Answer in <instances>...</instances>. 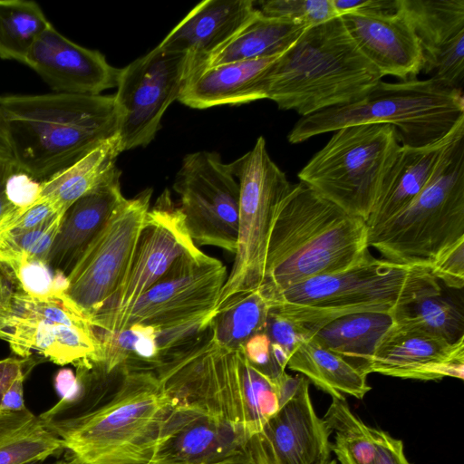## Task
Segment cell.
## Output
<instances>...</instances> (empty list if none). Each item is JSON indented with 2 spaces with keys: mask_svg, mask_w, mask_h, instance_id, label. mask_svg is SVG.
Segmentation results:
<instances>
[{
  "mask_svg": "<svg viewBox=\"0 0 464 464\" xmlns=\"http://www.w3.org/2000/svg\"><path fill=\"white\" fill-rule=\"evenodd\" d=\"M430 272L439 281L454 289L464 285V240L444 252L432 265Z\"/></svg>",
  "mask_w": 464,
  "mask_h": 464,
  "instance_id": "60d3db41",
  "label": "cell"
},
{
  "mask_svg": "<svg viewBox=\"0 0 464 464\" xmlns=\"http://www.w3.org/2000/svg\"><path fill=\"white\" fill-rule=\"evenodd\" d=\"M26 359H16L14 357L0 360V405L5 392L14 382L20 376L26 375L28 370Z\"/></svg>",
  "mask_w": 464,
  "mask_h": 464,
  "instance_id": "bcb514c9",
  "label": "cell"
},
{
  "mask_svg": "<svg viewBox=\"0 0 464 464\" xmlns=\"http://www.w3.org/2000/svg\"><path fill=\"white\" fill-rule=\"evenodd\" d=\"M394 325L420 331L450 343L464 340V315L441 293L396 306L391 313Z\"/></svg>",
  "mask_w": 464,
  "mask_h": 464,
  "instance_id": "d6a6232c",
  "label": "cell"
},
{
  "mask_svg": "<svg viewBox=\"0 0 464 464\" xmlns=\"http://www.w3.org/2000/svg\"><path fill=\"white\" fill-rule=\"evenodd\" d=\"M14 280L0 265V338H6V324L11 313L13 295L15 292Z\"/></svg>",
  "mask_w": 464,
  "mask_h": 464,
  "instance_id": "f6af8a7d",
  "label": "cell"
},
{
  "mask_svg": "<svg viewBox=\"0 0 464 464\" xmlns=\"http://www.w3.org/2000/svg\"><path fill=\"white\" fill-rule=\"evenodd\" d=\"M60 211L54 203L40 198L35 203L27 207L15 208L0 219V237L14 232L34 228ZM66 212V211H64Z\"/></svg>",
  "mask_w": 464,
  "mask_h": 464,
  "instance_id": "f35d334b",
  "label": "cell"
},
{
  "mask_svg": "<svg viewBox=\"0 0 464 464\" xmlns=\"http://www.w3.org/2000/svg\"><path fill=\"white\" fill-rule=\"evenodd\" d=\"M382 78L336 16L306 28L271 63L266 99L305 117L359 101Z\"/></svg>",
  "mask_w": 464,
  "mask_h": 464,
  "instance_id": "5b68a950",
  "label": "cell"
},
{
  "mask_svg": "<svg viewBox=\"0 0 464 464\" xmlns=\"http://www.w3.org/2000/svg\"><path fill=\"white\" fill-rule=\"evenodd\" d=\"M241 349L252 364L269 376L276 378L285 372L275 361L271 351V341L265 332L249 338Z\"/></svg>",
  "mask_w": 464,
  "mask_h": 464,
  "instance_id": "7bdbcfd3",
  "label": "cell"
},
{
  "mask_svg": "<svg viewBox=\"0 0 464 464\" xmlns=\"http://www.w3.org/2000/svg\"><path fill=\"white\" fill-rule=\"evenodd\" d=\"M55 92L100 95L115 88L120 69L99 51L81 46L50 24L39 35L24 63Z\"/></svg>",
  "mask_w": 464,
  "mask_h": 464,
  "instance_id": "ac0fdd59",
  "label": "cell"
},
{
  "mask_svg": "<svg viewBox=\"0 0 464 464\" xmlns=\"http://www.w3.org/2000/svg\"><path fill=\"white\" fill-rule=\"evenodd\" d=\"M440 293L439 281L429 268L396 264L369 253L346 270L308 279L269 299L271 311L302 324L312 334L342 315L392 313L398 305Z\"/></svg>",
  "mask_w": 464,
  "mask_h": 464,
  "instance_id": "8992f818",
  "label": "cell"
},
{
  "mask_svg": "<svg viewBox=\"0 0 464 464\" xmlns=\"http://www.w3.org/2000/svg\"><path fill=\"white\" fill-rule=\"evenodd\" d=\"M464 118L460 90L432 79L399 82L381 81L359 101L301 117L287 135L292 144L360 124H389L402 146L423 147L445 136Z\"/></svg>",
  "mask_w": 464,
  "mask_h": 464,
  "instance_id": "52a82bcc",
  "label": "cell"
},
{
  "mask_svg": "<svg viewBox=\"0 0 464 464\" xmlns=\"http://www.w3.org/2000/svg\"><path fill=\"white\" fill-rule=\"evenodd\" d=\"M463 127L464 118L447 136L432 144L423 147L401 146L366 221L368 228L376 227L395 217L424 189L446 149Z\"/></svg>",
  "mask_w": 464,
  "mask_h": 464,
  "instance_id": "484cf974",
  "label": "cell"
},
{
  "mask_svg": "<svg viewBox=\"0 0 464 464\" xmlns=\"http://www.w3.org/2000/svg\"><path fill=\"white\" fill-rule=\"evenodd\" d=\"M370 373L401 379H464V340L450 343L440 337L393 325L379 342Z\"/></svg>",
  "mask_w": 464,
  "mask_h": 464,
  "instance_id": "ffe728a7",
  "label": "cell"
},
{
  "mask_svg": "<svg viewBox=\"0 0 464 464\" xmlns=\"http://www.w3.org/2000/svg\"><path fill=\"white\" fill-rule=\"evenodd\" d=\"M324 419L335 434L331 448L339 464L375 463L374 428L353 412L345 399H332Z\"/></svg>",
  "mask_w": 464,
  "mask_h": 464,
  "instance_id": "e575fe53",
  "label": "cell"
},
{
  "mask_svg": "<svg viewBox=\"0 0 464 464\" xmlns=\"http://www.w3.org/2000/svg\"><path fill=\"white\" fill-rule=\"evenodd\" d=\"M54 387L61 399H69L79 392L82 383L72 369L62 368L54 376Z\"/></svg>",
  "mask_w": 464,
  "mask_h": 464,
  "instance_id": "7dc6e473",
  "label": "cell"
},
{
  "mask_svg": "<svg viewBox=\"0 0 464 464\" xmlns=\"http://www.w3.org/2000/svg\"><path fill=\"white\" fill-rule=\"evenodd\" d=\"M151 195L152 189L146 188L125 198L67 275V295L91 320L113 297L126 275Z\"/></svg>",
  "mask_w": 464,
  "mask_h": 464,
  "instance_id": "7c38bea8",
  "label": "cell"
},
{
  "mask_svg": "<svg viewBox=\"0 0 464 464\" xmlns=\"http://www.w3.org/2000/svg\"><path fill=\"white\" fill-rule=\"evenodd\" d=\"M226 266L199 247L179 257L169 270L120 315L94 326L96 335L132 324L201 333L216 314L227 277Z\"/></svg>",
  "mask_w": 464,
  "mask_h": 464,
  "instance_id": "30bf717a",
  "label": "cell"
},
{
  "mask_svg": "<svg viewBox=\"0 0 464 464\" xmlns=\"http://www.w3.org/2000/svg\"><path fill=\"white\" fill-rule=\"evenodd\" d=\"M28 464H50V463H46L45 460H37V461H34V462L28 463Z\"/></svg>",
  "mask_w": 464,
  "mask_h": 464,
  "instance_id": "db71d44e",
  "label": "cell"
},
{
  "mask_svg": "<svg viewBox=\"0 0 464 464\" xmlns=\"http://www.w3.org/2000/svg\"><path fill=\"white\" fill-rule=\"evenodd\" d=\"M187 75L186 55L158 45L120 69L113 98L121 152L151 142Z\"/></svg>",
  "mask_w": 464,
  "mask_h": 464,
  "instance_id": "4fadbf2b",
  "label": "cell"
},
{
  "mask_svg": "<svg viewBox=\"0 0 464 464\" xmlns=\"http://www.w3.org/2000/svg\"><path fill=\"white\" fill-rule=\"evenodd\" d=\"M271 303L262 287L240 295L219 308L209 323L214 341L229 350L266 330Z\"/></svg>",
  "mask_w": 464,
  "mask_h": 464,
  "instance_id": "1f68e13d",
  "label": "cell"
},
{
  "mask_svg": "<svg viewBox=\"0 0 464 464\" xmlns=\"http://www.w3.org/2000/svg\"><path fill=\"white\" fill-rule=\"evenodd\" d=\"M341 18L359 50L382 77L403 82L416 79L422 71V50L399 0L395 10H359Z\"/></svg>",
  "mask_w": 464,
  "mask_h": 464,
  "instance_id": "d6986e66",
  "label": "cell"
},
{
  "mask_svg": "<svg viewBox=\"0 0 464 464\" xmlns=\"http://www.w3.org/2000/svg\"><path fill=\"white\" fill-rule=\"evenodd\" d=\"M392 325L391 313H355L327 322L314 331L310 338L369 374L374 351Z\"/></svg>",
  "mask_w": 464,
  "mask_h": 464,
  "instance_id": "4316f807",
  "label": "cell"
},
{
  "mask_svg": "<svg viewBox=\"0 0 464 464\" xmlns=\"http://www.w3.org/2000/svg\"><path fill=\"white\" fill-rule=\"evenodd\" d=\"M17 168L44 181L117 134L113 96L1 95Z\"/></svg>",
  "mask_w": 464,
  "mask_h": 464,
  "instance_id": "277c9868",
  "label": "cell"
},
{
  "mask_svg": "<svg viewBox=\"0 0 464 464\" xmlns=\"http://www.w3.org/2000/svg\"><path fill=\"white\" fill-rule=\"evenodd\" d=\"M261 14L313 27L336 16L332 0H266L259 2Z\"/></svg>",
  "mask_w": 464,
  "mask_h": 464,
  "instance_id": "74e56055",
  "label": "cell"
},
{
  "mask_svg": "<svg viewBox=\"0 0 464 464\" xmlns=\"http://www.w3.org/2000/svg\"><path fill=\"white\" fill-rule=\"evenodd\" d=\"M5 340L21 357L27 358L34 351L59 365L91 368L102 357V345L93 327L12 318L7 323Z\"/></svg>",
  "mask_w": 464,
  "mask_h": 464,
  "instance_id": "603a6c76",
  "label": "cell"
},
{
  "mask_svg": "<svg viewBox=\"0 0 464 464\" xmlns=\"http://www.w3.org/2000/svg\"><path fill=\"white\" fill-rule=\"evenodd\" d=\"M41 182L16 166L6 181L5 191L9 202L15 208L33 205L40 198Z\"/></svg>",
  "mask_w": 464,
  "mask_h": 464,
  "instance_id": "b9f144b4",
  "label": "cell"
},
{
  "mask_svg": "<svg viewBox=\"0 0 464 464\" xmlns=\"http://www.w3.org/2000/svg\"><path fill=\"white\" fill-rule=\"evenodd\" d=\"M121 152L117 135L104 140L82 159L41 182L40 198L67 209L100 186L116 169Z\"/></svg>",
  "mask_w": 464,
  "mask_h": 464,
  "instance_id": "f1b7e54d",
  "label": "cell"
},
{
  "mask_svg": "<svg viewBox=\"0 0 464 464\" xmlns=\"http://www.w3.org/2000/svg\"><path fill=\"white\" fill-rule=\"evenodd\" d=\"M248 441L200 411L176 404L164 426L157 464L213 463L240 452Z\"/></svg>",
  "mask_w": 464,
  "mask_h": 464,
  "instance_id": "7402d4cb",
  "label": "cell"
},
{
  "mask_svg": "<svg viewBox=\"0 0 464 464\" xmlns=\"http://www.w3.org/2000/svg\"><path fill=\"white\" fill-rule=\"evenodd\" d=\"M198 248L185 226L184 217L168 190L150 208L126 275L113 297L92 318L95 325L130 307L156 284L183 255Z\"/></svg>",
  "mask_w": 464,
  "mask_h": 464,
  "instance_id": "9a60e30c",
  "label": "cell"
},
{
  "mask_svg": "<svg viewBox=\"0 0 464 464\" xmlns=\"http://www.w3.org/2000/svg\"><path fill=\"white\" fill-rule=\"evenodd\" d=\"M251 0H206L197 5L158 44L167 52L185 54L188 75L208 60L256 15Z\"/></svg>",
  "mask_w": 464,
  "mask_h": 464,
  "instance_id": "44dd1931",
  "label": "cell"
},
{
  "mask_svg": "<svg viewBox=\"0 0 464 464\" xmlns=\"http://www.w3.org/2000/svg\"><path fill=\"white\" fill-rule=\"evenodd\" d=\"M3 267L18 289L30 295L63 294L69 287L67 275L60 270L53 271L46 261L22 258Z\"/></svg>",
  "mask_w": 464,
  "mask_h": 464,
  "instance_id": "8d00e7d4",
  "label": "cell"
},
{
  "mask_svg": "<svg viewBox=\"0 0 464 464\" xmlns=\"http://www.w3.org/2000/svg\"><path fill=\"white\" fill-rule=\"evenodd\" d=\"M326 464H339L336 459H330Z\"/></svg>",
  "mask_w": 464,
  "mask_h": 464,
  "instance_id": "11a10c76",
  "label": "cell"
},
{
  "mask_svg": "<svg viewBox=\"0 0 464 464\" xmlns=\"http://www.w3.org/2000/svg\"><path fill=\"white\" fill-rule=\"evenodd\" d=\"M228 166L239 186L237 241L216 312L231 299L262 286L271 228L293 186L270 158L262 136Z\"/></svg>",
  "mask_w": 464,
  "mask_h": 464,
  "instance_id": "8fae6325",
  "label": "cell"
},
{
  "mask_svg": "<svg viewBox=\"0 0 464 464\" xmlns=\"http://www.w3.org/2000/svg\"><path fill=\"white\" fill-rule=\"evenodd\" d=\"M50 464H85V463L80 461L76 458L70 455L69 458L62 459L56 460L53 463H50Z\"/></svg>",
  "mask_w": 464,
  "mask_h": 464,
  "instance_id": "f5cc1de1",
  "label": "cell"
},
{
  "mask_svg": "<svg viewBox=\"0 0 464 464\" xmlns=\"http://www.w3.org/2000/svg\"><path fill=\"white\" fill-rule=\"evenodd\" d=\"M286 367L302 373L332 399L349 395L362 400L372 389L367 382L368 374L310 337L294 349Z\"/></svg>",
  "mask_w": 464,
  "mask_h": 464,
  "instance_id": "83f0119b",
  "label": "cell"
},
{
  "mask_svg": "<svg viewBox=\"0 0 464 464\" xmlns=\"http://www.w3.org/2000/svg\"><path fill=\"white\" fill-rule=\"evenodd\" d=\"M64 447L27 408L0 411V464H28L60 455Z\"/></svg>",
  "mask_w": 464,
  "mask_h": 464,
  "instance_id": "4dcf8cb0",
  "label": "cell"
},
{
  "mask_svg": "<svg viewBox=\"0 0 464 464\" xmlns=\"http://www.w3.org/2000/svg\"><path fill=\"white\" fill-rule=\"evenodd\" d=\"M309 383L302 375L294 396L253 437L266 464H326L331 459L332 430L314 411Z\"/></svg>",
  "mask_w": 464,
  "mask_h": 464,
  "instance_id": "2e32d148",
  "label": "cell"
},
{
  "mask_svg": "<svg viewBox=\"0 0 464 464\" xmlns=\"http://www.w3.org/2000/svg\"><path fill=\"white\" fill-rule=\"evenodd\" d=\"M369 253L366 222L299 181L277 209L261 287L269 298L308 279L346 270Z\"/></svg>",
  "mask_w": 464,
  "mask_h": 464,
  "instance_id": "3957f363",
  "label": "cell"
},
{
  "mask_svg": "<svg viewBox=\"0 0 464 464\" xmlns=\"http://www.w3.org/2000/svg\"><path fill=\"white\" fill-rule=\"evenodd\" d=\"M464 240V127L445 153L424 189L399 214L368 228V245L382 258L430 267Z\"/></svg>",
  "mask_w": 464,
  "mask_h": 464,
  "instance_id": "ba28073f",
  "label": "cell"
},
{
  "mask_svg": "<svg viewBox=\"0 0 464 464\" xmlns=\"http://www.w3.org/2000/svg\"><path fill=\"white\" fill-rule=\"evenodd\" d=\"M401 144L389 124H360L334 131L298 172L301 182L365 222Z\"/></svg>",
  "mask_w": 464,
  "mask_h": 464,
  "instance_id": "9c48e42d",
  "label": "cell"
},
{
  "mask_svg": "<svg viewBox=\"0 0 464 464\" xmlns=\"http://www.w3.org/2000/svg\"><path fill=\"white\" fill-rule=\"evenodd\" d=\"M51 24L31 0H0V59L24 63L39 35Z\"/></svg>",
  "mask_w": 464,
  "mask_h": 464,
  "instance_id": "836d02e7",
  "label": "cell"
},
{
  "mask_svg": "<svg viewBox=\"0 0 464 464\" xmlns=\"http://www.w3.org/2000/svg\"><path fill=\"white\" fill-rule=\"evenodd\" d=\"M64 214L60 211L34 228L1 236L0 265L5 266L22 258L47 262Z\"/></svg>",
  "mask_w": 464,
  "mask_h": 464,
  "instance_id": "d590c367",
  "label": "cell"
},
{
  "mask_svg": "<svg viewBox=\"0 0 464 464\" xmlns=\"http://www.w3.org/2000/svg\"><path fill=\"white\" fill-rule=\"evenodd\" d=\"M25 376L18 377L3 396L0 411H17L26 407L24 401V381Z\"/></svg>",
  "mask_w": 464,
  "mask_h": 464,
  "instance_id": "c3c4849f",
  "label": "cell"
},
{
  "mask_svg": "<svg viewBox=\"0 0 464 464\" xmlns=\"http://www.w3.org/2000/svg\"><path fill=\"white\" fill-rule=\"evenodd\" d=\"M265 333L271 343L281 346L290 356L294 349L311 331L302 324L270 310Z\"/></svg>",
  "mask_w": 464,
  "mask_h": 464,
  "instance_id": "ab89813d",
  "label": "cell"
},
{
  "mask_svg": "<svg viewBox=\"0 0 464 464\" xmlns=\"http://www.w3.org/2000/svg\"><path fill=\"white\" fill-rule=\"evenodd\" d=\"M15 168L14 161H0V219L15 209L5 191L6 181Z\"/></svg>",
  "mask_w": 464,
  "mask_h": 464,
  "instance_id": "681fc988",
  "label": "cell"
},
{
  "mask_svg": "<svg viewBox=\"0 0 464 464\" xmlns=\"http://www.w3.org/2000/svg\"><path fill=\"white\" fill-rule=\"evenodd\" d=\"M205 464H265L252 440L240 452L222 460Z\"/></svg>",
  "mask_w": 464,
  "mask_h": 464,
  "instance_id": "f907efd6",
  "label": "cell"
},
{
  "mask_svg": "<svg viewBox=\"0 0 464 464\" xmlns=\"http://www.w3.org/2000/svg\"><path fill=\"white\" fill-rule=\"evenodd\" d=\"M376 459L374 464H411L408 460L402 440L392 437L387 431L374 428Z\"/></svg>",
  "mask_w": 464,
  "mask_h": 464,
  "instance_id": "ee69618b",
  "label": "cell"
},
{
  "mask_svg": "<svg viewBox=\"0 0 464 464\" xmlns=\"http://www.w3.org/2000/svg\"><path fill=\"white\" fill-rule=\"evenodd\" d=\"M0 161H14L10 134L5 119L0 111Z\"/></svg>",
  "mask_w": 464,
  "mask_h": 464,
  "instance_id": "816d5d0a",
  "label": "cell"
},
{
  "mask_svg": "<svg viewBox=\"0 0 464 464\" xmlns=\"http://www.w3.org/2000/svg\"><path fill=\"white\" fill-rule=\"evenodd\" d=\"M305 29V26L285 19L266 16L258 10L241 31L208 60L205 67L279 56Z\"/></svg>",
  "mask_w": 464,
  "mask_h": 464,
  "instance_id": "f546056e",
  "label": "cell"
},
{
  "mask_svg": "<svg viewBox=\"0 0 464 464\" xmlns=\"http://www.w3.org/2000/svg\"><path fill=\"white\" fill-rule=\"evenodd\" d=\"M277 57L204 67L186 78L178 101L207 109L266 99L267 71Z\"/></svg>",
  "mask_w": 464,
  "mask_h": 464,
  "instance_id": "d4e9b609",
  "label": "cell"
},
{
  "mask_svg": "<svg viewBox=\"0 0 464 464\" xmlns=\"http://www.w3.org/2000/svg\"><path fill=\"white\" fill-rule=\"evenodd\" d=\"M174 191L193 243L236 253L239 186L228 164L217 152L186 155L177 172Z\"/></svg>",
  "mask_w": 464,
  "mask_h": 464,
  "instance_id": "5bb4252c",
  "label": "cell"
},
{
  "mask_svg": "<svg viewBox=\"0 0 464 464\" xmlns=\"http://www.w3.org/2000/svg\"><path fill=\"white\" fill-rule=\"evenodd\" d=\"M116 168L95 189L75 201L65 212L48 256L53 270L68 275L88 245L125 199Z\"/></svg>",
  "mask_w": 464,
  "mask_h": 464,
  "instance_id": "cb8c5ba5",
  "label": "cell"
},
{
  "mask_svg": "<svg viewBox=\"0 0 464 464\" xmlns=\"http://www.w3.org/2000/svg\"><path fill=\"white\" fill-rule=\"evenodd\" d=\"M155 372L177 405L200 411L247 441L294 396L302 379L286 372L269 376L241 348L218 345L209 327L170 351Z\"/></svg>",
  "mask_w": 464,
  "mask_h": 464,
  "instance_id": "7a4b0ae2",
  "label": "cell"
},
{
  "mask_svg": "<svg viewBox=\"0 0 464 464\" xmlns=\"http://www.w3.org/2000/svg\"><path fill=\"white\" fill-rule=\"evenodd\" d=\"M80 392L39 415L71 456L85 464H157L176 401L153 371L76 373ZM116 378V377H115Z\"/></svg>",
  "mask_w": 464,
  "mask_h": 464,
  "instance_id": "6da1fadb",
  "label": "cell"
},
{
  "mask_svg": "<svg viewBox=\"0 0 464 464\" xmlns=\"http://www.w3.org/2000/svg\"><path fill=\"white\" fill-rule=\"evenodd\" d=\"M423 54L422 71L460 90L464 80V0H399Z\"/></svg>",
  "mask_w": 464,
  "mask_h": 464,
  "instance_id": "e0dca14e",
  "label": "cell"
}]
</instances>
